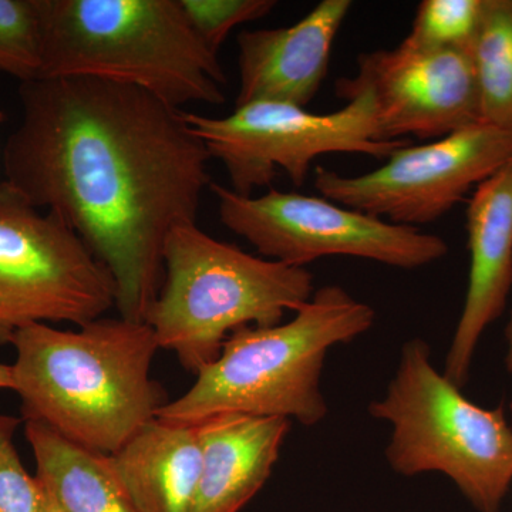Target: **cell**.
I'll return each mask as SVG.
<instances>
[{
	"label": "cell",
	"instance_id": "9c48e42d",
	"mask_svg": "<svg viewBox=\"0 0 512 512\" xmlns=\"http://www.w3.org/2000/svg\"><path fill=\"white\" fill-rule=\"evenodd\" d=\"M225 228L244 238L262 258L289 266L330 256L369 259L400 269L440 261L448 245L437 235L329 201L328 198L269 188L244 197L221 184L210 185Z\"/></svg>",
	"mask_w": 512,
	"mask_h": 512
},
{
	"label": "cell",
	"instance_id": "9a60e30c",
	"mask_svg": "<svg viewBox=\"0 0 512 512\" xmlns=\"http://www.w3.org/2000/svg\"><path fill=\"white\" fill-rule=\"evenodd\" d=\"M111 457L141 512H191L202 451L195 424L154 419Z\"/></svg>",
	"mask_w": 512,
	"mask_h": 512
},
{
	"label": "cell",
	"instance_id": "30bf717a",
	"mask_svg": "<svg viewBox=\"0 0 512 512\" xmlns=\"http://www.w3.org/2000/svg\"><path fill=\"white\" fill-rule=\"evenodd\" d=\"M511 158L512 134L476 123L421 146L404 144L370 173L343 175L318 167L315 187L350 210L417 228L453 210Z\"/></svg>",
	"mask_w": 512,
	"mask_h": 512
},
{
	"label": "cell",
	"instance_id": "cb8c5ba5",
	"mask_svg": "<svg viewBox=\"0 0 512 512\" xmlns=\"http://www.w3.org/2000/svg\"><path fill=\"white\" fill-rule=\"evenodd\" d=\"M505 339H507V355H505V366L512 375V312L508 320L507 329H505Z\"/></svg>",
	"mask_w": 512,
	"mask_h": 512
},
{
	"label": "cell",
	"instance_id": "2e32d148",
	"mask_svg": "<svg viewBox=\"0 0 512 512\" xmlns=\"http://www.w3.org/2000/svg\"><path fill=\"white\" fill-rule=\"evenodd\" d=\"M25 436L36 461V477L66 512H141L111 457L64 439L55 430L25 421Z\"/></svg>",
	"mask_w": 512,
	"mask_h": 512
},
{
	"label": "cell",
	"instance_id": "3957f363",
	"mask_svg": "<svg viewBox=\"0 0 512 512\" xmlns=\"http://www.w3.org/2000/svg\"><path fill=\"white\" fill-rule=\"evenodd\" d=\"M42 74L137 87L180 110L224 104L218 53L195 32L181 0H37Z\"/></svg>",
	"mask_w": 512,
	"mask_h": 512
},
{
	"label": "cell",
	"instance_id": "5bb4252c",
	"mask_svg": "<svg viewBox=\"0 0 512 512\" xmlns=\"http://www.w3.org/2000/svg\"><path fill=\"white\" fill-rule=\"evenodd\" d=\"M200 483L191 512H242L271 477L291 420L222 413L195 424Z\"/></svg>",
	"mask_w": 512,
	"mask_h": 512
},
{
	"label": "cell",
	"instance_id": "603a6c76",
	"mask_svg": "<svg viewBox=\"0 0 512 512\" xmlns=\"http://www.w3.org/2000/svg\"><path fill=\"white\" fill-rule=\"evenodd\" d=\"M0 390H13L12 365L0 362Z\"/></svg>",
	"mask_w": 512,
	"mask_h": 512
},
{
	"label": "cell",
	"instance_id": "7a4b0ae2",
	"mask_svg": "<svg viewBox=\"0 0 512 512\" xmlns=\"http://www.w3.org/2000/svg\"><path fill=\"white\" fill-rule=\"evenodd\" d=\"M10 345L22 420L87 450L113 456L170 402L151 377L160 346L146 322L99 318L77 330L40 323Z\"/></svg>",
	"mask_w": 512,
	"mask_h": 512
},
{
	"label": "cell",
	"instance_id": "ffe728a7",
	"mask_svg": "<svg viewBox=\"0 0 512 512\" xmlns=\"http://www.w3.org/2000/svg\"><path fill=\"white\" fill-rule=\"evenodd\" d=\"M181 5L205 45L218 53L232 30L264 18L278 3L275 0H181Z\"/></svg>",
	"mask_w": 512,
	"mask_h": 512
},
{
	"label": "cell",
	"instance_id": "52a82bcc",
	"mask_svg": "<svg viewBox=\"0 0 512 512\" xmlns=\"http://www.w3.org/2000/svg\"><path fill=\"white\" fill-rule=\"evenodd\" d=\"M117 305L113 276L53 212L0 183V345L29 326H82Z\"/></svg>",
	"mask_w": 512,
	"mask_h": 512
},
{
	"label": "cell",
	"instance_id": "d6986e66",
	"mask_svg": "<svg viewBox=\"0 0 512 512\" xmlns=\"http://www.w3.org/2000/svg\"><path fill=\"white\" fill-rule=\"evenodd\" d=\"M0 72L20 83L40 79L42 43L37 0H0Z\"/></svg>",
	"mask_w": 512,
	"mask_h": 512
},
{
	"label": "cell",
	"instance_id": "ac0fdd59",
	"mask_svg": "<svg viewBox=\"0 0 512 512\" xmlns=\"http://www.w3.org/2000/svg\"><path fill=\"white\" fill-rule=\"evenodd\" d=\"M485 0H424L403 40L419 49L470 50L483 18Z\"/></svg>",
	"mask_w": 512,
	"mask_h": 512
},
{
	"label": "cell",
	"instance_id": "277c9868",
	"mask_svg": "<svg viewBox=\"0 0 512 512\" xmlns=\"http://www.w3.org/2000/svg\"><path fill=\"white\" fill-rule=\"evenodd\" d=\"M372 306L340 286H323L285 323L232 332L220 356L157 419L197 424L222 413L296 420L315 426L328 414L322 392L326 355L375 323Z\"/></svg>",
	"mask_w": 512,
	"mask_h": 512
},
{
	"label": "cell",
	"instance_id": "44dd1931",
	"mask_svg": "<svg viewBox=\"0 0 512 512\" xmlns=\"http://www.w3.org/2000/svg\"><path fill=\"white\" fill-rule=\"evenodd\" d=\"M18 417L0 413V512H40L42 484L30 476L15 446Z\"/></svg>",
	"mask_w": 512,
	"mask_h": 512
},
{
	"label": "cell",
	"instance_id": "e0dca14e",
	"mask_svg": "<svg viewBox=\"0 0 512 512\" xmlns=\"http://www.w3.org/2000/svg\"><path fill=\"white\" fill-rule=\"evenodd\" d=\"M468 53L481 123L512 134V0H485L483 18Z\"/></svg>",
	"mask_w": 512,
	"mask_h": 512
},
{
	"label": "cell",
	"instance_id": "8fae6325",
	"mask_svg": "<svg viewBox=\"0 0 512 512\" xmlns=\"http://www.w3.org/2000/svg\"><path fill=\"white\" fill-rule=\"evenodd\" d=\"M372 99L377 140H437L481 123L473 63L467 50L406 45L357 57L355 77L336 82V96Z\"/></svg>",
	"mask_w": 512,
	"mask_h": 512
},
{
	"label": "cell",
	"instance_id": "8992f818",
	"mask_svg": "<svg viewBox=\"0 0 512 512\" xmlns=\"http://www.w3.org/2000/svg\"><path fill=\"white\" fill-rule=\"evenodd\" d=\"M373 419L392 426L389 466L404 477L440 473L477 512H500L512 483V427L504 406L485 409L431 363L424 340L404 343Z\"/></svg>",
	"mask_w": 512,
	"mask_h": 512
},
{
	"label": "cell",
	"instance_id": "7c38bea8",
	"mask_svg": "<svg viewBox=\"0 0 512 512\" xmlns=\"http://www.w3.org/2000/svg\"><path fill=\"white\" fill-rule=\"evenodd\" d=\"M470 272L463 311L444 375L463 387L480 340L500 318L512 288V158L481 183L468 202Z\"/></svg>",
	"mask_w": 512,
	"mask_h": 512
},
{
	"label": "cell",
	"instance_id": "5b68a950",
	"mask_svg": "<svg viewBox=\"0 0 512 512\" xmlns=\"http://www.w3.org/2000/svg\"><path fill=\"white\" fill-rule=\"evenodd\" d=\"M163 265V284L144 322L160 349L194 375L220 356L232 332L279 325L315 293L308 269L248 254L197 222L171 229Z\"/></svg>",
	"mask_w": 512,
	"mask_h": 512
},
{
	"label": "cell",
	"instance_id": "ba28073f",
	"mask_svg": "<svg viewBox=\"0 0 512 512\" xmlns=\"http://www.w3.org/2000/svg\"><path fill=\"white\" fill-rule=\"evenodd\" d=\"M183 119L211 157L224 164L229 188L244 197H252L258 188H272L281 170L293 185L302 187L313 161L326 154L387 158L407 144L406 140H377L375 111L367 93L357 94L345 107L329 114L311 113L293 104L256 101L235 107L222 119L185 111Z\"/></svg>",
	"mask_w": 512,
	"mask_h": 512
},
{
	"label": "cell",
	"instance_id": "7402d4cb",
	"mask_svg": "<svg viewBox=\"0 0 512 512\" xmlns=\"http://www.w3.org/2000/svg\"><path fill=\"white\" fill-rule=\"evenodd\" d=\"M39 480V478H37ZM42 484V483H40ZM40 512H66L63 510L62 505L57 503L52 493L42 484V505H40Z\"/></svg>",
	"mask_w": 512,
	"mask_h": 512
},
{
	"label": "cell",
	"instance_id": "4fadbf2b",
	"mask_svg": "<svg viewBox=\"0 0 512 512\" xmlns=\"http://www.w3.org/2000/svg\"><path fill=\"white\" fill-rule=\"evenodd\" d=\"M352 6L350 0H323L288 28L242 30L235 107L256 101L308 106L328 74L333 43Z\"/></svg>",
	"mask_w": 512,
	"mask_h": 512
},
{
	"label": "cell",
	"instance_id": "6da1fadb",
	"mask_svg": "<svg viewBox=\"0 0 512 512\" xmlns=\"http://www.w3.org/2000/svg\"><path fill=\"white\" fill-rule=\"evenodd\" d=\"M19 99L3 181L69 225L113 276L121 318L144 322L163 284L165 239L197 222L210 151L183 111L128 84L35 79L20 83Z\"/></svg>",
	"mask_w": 512,
	"mask_h": 512
}]
</instances>
